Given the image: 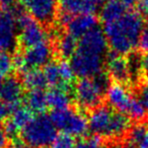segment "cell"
I'll return each mask as SVG.
<instances>
[{"label":"cell","instance_id":"1","mask_svg":"<svg viewBox=\"0 0 148 148\" xmlns=\"http://www.w3.org/2000/svg\"><path fill=\"white\" fill-rule=\"evenodd\" d=\"M107 38L99 27L78 40L77 49L70 58V65L79 78H90L103 73L108 58Z\"/></svg>","mask_w":148,"mask_h":148},{"label":"cell","instance_id":"2","mask_svg":"<svg viewBox=\"0 0 148 148\" xmlns=\"http://www.w3.org/2000/svg\"><path fill=\"white\" fill-rule=\"evenodd\" d=\"M143 29L142 15L137 11L128 10L120 18L103 23V31L112 51L124 56L132 53L138 46Z\"/></svg>","mask_w":148,"mask_h":148},{"label":"cell","instance_id":"3","mask_svg":"<svg viewBox=\"0 0 148 148\" xmlns=\"http://www.w3.org/2000/svg\"><path fill=\"white\" fill-rule=\"evenodd\" d=\"M88 128L97 138L116 140L128 135L131 119L126 114L118 112L109 106H99L90 111Z\"/></svg>","mask_w":148,"mask_h":148},{"label":"cell","instance_id":"4","mask_svg":"<svg viewBox=\"0 0 148 148\" xmlns=\"http://www.w3.org/2000/svg\"><path fill=\"white\" fill-rule=\"evenodd\" d=\"M109 86V75L106 73L90 78H80L74 87V97L81 109L92 111L101 106Z\"/></svg>","mask_w":148,"mask_h":148},{"label":"cell","instance_id":"5","mask_svg":"<svg viewBox=\"0 0 148 148\" xmlns=\"http://www.w3.org/2000/svg\"><path fill=\"white\" fill-rule=\"evenodd\" d=\"M57 131L51 117L40 114L35 116L21 131V141L32 148H48L57 137Z\"/></svg>","mask_w":148,"mask_h":148},{"label":"cell","instance_id":"6","mask_svg":"<svg viewBox=\"0 0 148 148\" xmlns=\"http://www.w3.org/2000/svg\"><path fill=\"white\" fill-rule=\"evenodd\" d=\"M50 117L58 131L72 137H82L89 130L88 120L82 113L72 108L52 111Z\"/></svg>","mask_w":148,"mask_h":148},{"label":"cell","instance_id":"7","mask_svg":"<svg viewBox=\"0 0 148 148\" xmlns=\"http://www.w3.org/2000/svg\"><path fill=\"white\" fill-rule=\"evenodd\" d=\"M54 49L50 42L39 44L34 47L25 49L23 53H16L13 57L14 67L21 72L27 70L40 69L52 62Z\"/></svg>","mask_w":148,"mask_h":148},{"label":"cell","instance_id":"8","mask_svg":"<svg viewBox=\"0 0 148 148\" xmlns=\"http://www.w3.org/2000/svg\"><path fill=\"white\" fill-rule=\"evenodd\" d=\"M19 31V44L25 49L34 47L49 41V35L41 23L29 13L19 10L15 13Z\"/></svg>","mask_w":148,"mask_h":148},{"label":"cell","instance_id":"9","mask_svg":"<svg viewBox=\"0 0 148 148\" xmlns=\"http://www.w3.org/2000/svg\"><path fill=\"white\" fill-rule=\"evenodd\" d=\"M19 43V31L16 17L7 11L0 12V52L16 51Z\"/></svg>","mask_w":148,"mask_h":148},{"label":"cell","instance_id":"10","mask_svg":"<svg viewBox=\"0 0 148 148\" xmlns=\"http://www.w3.org/2000/svg\"><path fill=\"white\" fill-rule=\"evenodd\" d=\"M25 9L42 25H52L59 10V0H23Z\"/></svg>","mask_w":148,"mask_h":148},{"label":"cell","instance_id":"11","mask_svg":"<svg viewBox=\"0 0 148 148\" xmlns=\"http://www.w3.org/2000/svg\"><path fill=\"white\" fill-rule=\"evenodd\" d=\"M106 99L109 107L127 115L135 97L132 95V93L124 84L114 82L110 84L106 93Z\"/></svg>","mask_w":148,"mask_h":148},{"label":"cell","instance_id":"12","mask_svg":"<svg viewBox=\"0 0 148 148\" xmlns=\"http://www.w3.org/2000/svg\"><path fill=\"white\" fill-rule=\"evenodd\" d=\"M107 70L108 75L111 77L115 82L125 84L131 82V75H130L129 64L128 59L123 55L119 54H112L107 58Z\"/></svg>","mask_w":148,"mask_h":148},{"label":"cell","instance_id":"13","mask_svg":"<svg viewBox=\"0 0 148 148\" xmlns=\"http://www.w3.org/2000/svg\"><path fill=\"white\" fill-rule=\"evenodd\" d=\"M95 9L87 0H59L60 21L64 25L72 17L95 13Z\"/></svg>","mask_w":148,"mask_h":148},{"label":"cell","instance_id":"14","mask_svg":"<svg viewBox=\"0 0 148 148\" xmlns=\"http://www.w3.org/2000/svg\"><path fill=\"white\" fill-rule=\"evenodd\" d=\"M97 23L99 21L95 13L77 15L70 18L65 25L66 33L76 40H79L87 33L97 27Z\"/></svg>","mask_w":148,"mask_h":148},{"label":"cell","instance_id":"15","mask_svg":"<svg viewBox=\"0 0 148 148\" xmlns=\"http://www.w3.org/2000/svg\"><path fill=\"white\" fill-rule=\"evenodd\" d=\"M23 84L16 77L9 76L0 80V99L14 106H21Z\"/></svg>","mask_w":148,"mask_h":148},{"label":"cell","instance_id":"16","mask_svg":"<svg viewBox=\"0 0 148 148\" xmlns=\"http://www.w3.org/2000/svg\"><path fill=\"white\" fill-rule=\"evenodd\" d=\"M34 118L32 111H29L27 107H18L12 115L6 120L4 127L8 137H13L17 134H21V131L25 128V126L32 121Z\"/></svg>","mask_w":148,"mask_h":148},{"label":"cell","instance_id":"17","mask_svg":"<svg viewBox=\"0 0 148 148\" xmlns=\"http://www.w3.org/2000/svg\"><path fill=\"white\" fill-rule=\"evenodd\" d=\"M48 107L52 111H59L70 108L72 103V97L69 89L52 87L47 92Z\"/></svg>","mask_w":148,"mask_h":148},{"label":"cell","instance_id":"18","mask_svg":"<svg viewBox=\"0 0 148 148\" xmlns=\"http://www.w3.org/2000/svg\"><path fill=\"white\" fill-rule=\"evenodd\" d=\"M25 107L32 111V113H36L37 115L44 114L48 109L47 92L44 89H36V90H29L25 97Z\"/></svg>","mask_w":148,"mask_h":148},{"label":"cell","instance_id":"19","mask_svg":"<svg viewBox=\"0 0 148 148\" xmlns=\"http://www.w3.org/2000/svg\"><path fill=\"white\" fill-rule=\"evenodd\" d=\"M127 9L120 0H109L101 7L99 17L103 23H111L125 14L128 11Z\"/></svg>","mask_w":148,"mask_h":148},{"label":"cell","instance_id":"20","mask_svg":"<svg viewBox=\"0 0 148 148\" xmlns=\"http://www.w3.org/2000/svg\"><path fill=\"white\" fill-rule=\"evenodd\" d=\"M127 139L132 148H148V126L143 123L132 126Z\"/></svg>","mask_w":148,"mask_h":148},{"label":"cell","instance_id":"21","mask_svg":"<svg viewBox=\"0 0 148 148\" xmlns=\"http://www.w3.org/2000/svg\"><path fill=\"white\" fill-rule=\"evenodd\" d=\"M23 87L29 90H36V89H44L48 85L46 80L45 74L40 69L27 70L23 73Z\"/></svg>","mask_w":148,"mask_h":148},{"label":"cell","instance_id":"22","mask_svg":"<svg viewBox=\"0 0 148 148\" xmlns=\"http://www.w3.org/2000/svg\"><path fill=\"white\" fill-rule=\"evenodd\" d=\"M43 72L45 74L48 85H50L51 88L52 87H60V88L69 89L64 84V81L62 79L59 62H50L47 66L44 67Z\"/></svg>","mask_w":148,"mask_h":148},{"label":"cell","instance_id":"23","mask_svg":"<svg viewBox=\"0 0 148 148\" xmlns=\"http://www.w3.org/2000/svg\"><path fill=\"white\" fill-rule=\"evenodd\" d=\"M78 40L65 33L59 38L57 43V50L63 59H70L77 49Z\"/></svg>","mask_w":148,"mask_h":148},{"label":"cell","instance_id":"24","mask_svg":"<svg viewBox=\"0 0 148 148\" xmlns=\"http://www.w3.org/2000/svg\"><path fill=\"white\" fill-rule=\"evenodd\" d=\"M14 69V61L10 53L0 52V80L11 76Z\"/></svg>","mask_w":148,"mask_h":148},{"label":"cell","instance_id":"25","mask_svg":"<svg viewBox=\"0 0 148 148\" xmlns=\"http://www.w3.org/2000/svg\"><path fill=\"white\" fill-rule=\"evenodd\" d=\"M127 116L131 120H135V121H143L144 119L147 116V112L145 111L144 107L141 105L139 101H138L137 97H135L132 103L131 107H130L129 111L127 113Z\"/></svg>","mask_w":148,"mask_h":148},{"label":"cell","instance_id":"26","mask_svg":"<svg viewBox=\"0 0 148 148\" xmlns=\"http://www.w3.org/2000/svg\"><path fill=\"white\" fill-rule=\"evenodd\" d=\"M75 145L76 142L74 140V137L67 134L60 133L55 138L50 148H75Z\"/></svg>","mask_w":148,"mask_h":148},{"label":"cell","instance_id":"27","mask_svg":"<svg viewBox=\"0 0 148 148\" xmlns=\"http://www.w3.org/2000/svg\"><path fill=\"white\" fill-rule=\"evenodd\" d=\"M101 146V139L97 137L91 138H83L76 142L75 148H99Z\"/></svg>","mask_w":148,"mask_h":148},{"label":"cell","instance_id":"28","mask_svg":"<svg viewBox=\"0 0 148 148\" xmlns=\"http://www.w3.org/2000/svg\"><path fill=\"white\" fill-rule=\"evenodd\" d=\"M21 106L11 105V103H5V101L0 99V121H2V120H7L11 115H12L13 112H14L18 107H21Z\"/></svg>","mask_w":148,"mask_h":148},{"label":"cell","instance_id":"29","mask_svg":"<svg viewBox=\"0 0 148 148\" xmlns=\"http://www.w3.org/2000/svg\"><path fill=\"white\" fill-rule=\"evenodd\" d=\"M137 99L148 114V83H143L137 89Z\"/></svg>","mask_w":148,"mask_h":148},{"label":"cell","instance_id":"30","mask_svg":"<svg viewBox=\"0 0 148 148\" xmlns=\"http://www.w3.org/2000/svg\"><path fill=\"white\" fill-rule=\"evenodd\" d=\"M0 7L3 9V11L11 12L13 14L19 10L18 0H0Z\"/></svg>","mask_w":148,"mask_h":148},{"label":"cell","instance_id":"31","mask_svg":"<svg viewBox=\"0 0 148 148\" xmlns=\"http://www.w3.org/2000/svg\"><path fill=\"white\" fill-rule=\"evenodd\" d=\"M138 46H139L140 50H141L142 52L148 53V25L144 27Z\"/></svg>","mask_w":148,"mask_h":148},{"label":"cell","instance_id":"32","mask_svg":"<svg viewBox=\"0 0 148 148\" xmlns=\"http://www.w3.org/2000/svg\"><path fill=\"white\" fill-rule=\"evenodd\" d=\"M8 135L6 133L5 127L2 125L0 121V148H7V143H8Z\"/></svg>","mask_w":148,"mask_h":148},{"label":"cell","instance_id":"33","mask_svg":"<svg viewBox=\"0 0 148 148\" xmlns=\"http://www.w3.org/2000/svg\"><path fill=\"white\" fill-rule=\"evenodd\" d=\"M137 7L140 14L148 18V0H140L137 4Z\"/></svg>","mask_w":148,"mask_h":148},{"label":"cell","instance_id":"34","mask_svg":"<svg viewBox=\"0 0 148 148\" xmlns=\"http://www.w3.org/2000/svg\"><path fill=\"white\" fill-rule=\"evenodd\" d=\"M142 76L148 83V53L142 57Z\"/></svg>","mask_w":148,"mask_h":148},{"label":"cell","instance_id":"35","mask_svg":"<svg viewBox=\"0 0 148 148\" xmlns=\"http://www.w3.org/2000/svg\"><path fill=\"white\" fill-rule=\"evenodd\" d=\"M7 148H32V147L23 141H15L12 144L7 146Z\"/></svg>","mask_w":148,"mask_h":148},{"label":"cell","instance_id":"36","mask_svg":"<svg viewBox=\"0 0 148 148\" xmlns=\"http://www.w3.org/2000/svg\"><path fill=\"white\" fill-rule=\"evenodd\" d=\"M120 1H121L127 8H130V7H133V6H135V5H137L140 0H120Z\"/></svg>","mask_w":148,"mask_h":148},{"label":"cell","instance_id":"37","mask_svg":"<svg viewBox=\"0 0 148 148\" xmlns=\"http://www.w3.org/2000/svg\"><path fill=\"white\" fill-rule=\"evenodd\" d=\"M87 1H88L93 7L97 8L99 6H101V5H103V3H105L106 0H87Z\"/></svg>","mask_w":148,"mask_h":148},{"label":"cell","instance_id":"38","mask_svg":"<svg viewBox=\"0 0 148 148\" xmlns=\"http://www.w3.org/2000/svg\"><path fill=\"white\" fill-rule=\"evenodd\" d=\"M99 148H106V147H103V146H101V147H99Z\"/></svg>","mask_w":148,"mask_h":148}]
</instances>
